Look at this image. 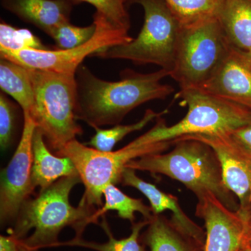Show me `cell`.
Returning a JSON list of instances; mask_svg holds the SVG:
<instances>
[{
  "label": "cell",
  "mask_w": 251,
  "mask_h": 251,
  "mask_svg": "<svg viewBox=\"0 0 251 251\" xmlns=\"http://www.w3.org/2000/svg\"><path fill=\"white\" fill-rule=\"evenodd\" d=\"M103 196L105 202L101 208L94 213L92 218V224H98L99 218L102 217L109 211H116L119 217L128 220L133 224L135 212L141 214L145 220H150L153 216L150 206L144 204L141 199H135L127 196L115 184H110L105 186Z\"/></svg>",
  "instance_id": "cell-20"
},
{
  "label": "cell",
  "mask_w": 251,
  "mask_h": 251,
  "mask_svg": "<svg viewBox=\"0 0 251 251\" xmlns=\"http://www.w3.org/2000/svg\"><path fill=\"white\" fill-rule=\"evenodd\" d=\"M181 26L215 16L221 0H164Z\"/></svg>",
  "instance_id": "cell-23"
},
{
  "label": "cell",
  "mask_w": 251,
  "mask_h": 251,
  "mask_svg": "<svg viewBox=\"0 0 251 251\" xmlns=\"http://www.w3.org/2000/svg\"><path fill=\"white\" fill-rule=\"evenodd\" d=\"M0 251H20L17 239L11 234L0 236Z\"/></svg>",
  "instance_id": "cell-29"
},
{
  "label": "cell",
  "mask_w": 251,
  "mask_h": 251,
  "mask_svg": "<svg viewBox=\"0 0 251 251\" xmlns=\"http://www.w3.org/2000/svg\"><path fill=\"white\" fill-rule=\"evenodd\" d=\"M29 69L34 93L29 115L50 150L55 153L83 133L75 115V75Z\"/></svg>",
  "instance_id": "cell-4"
},
{
  "label": "cell",
  "mask_w": 251,
  "mask_h": 251,
  "mask_svg": "<svg viewBox=\"0 0 251 251\" xmlns=\"http://www.w3.org/2000/svg\"><path fill=\"white\" fill-rule=\"evenodd\" d=\"M82 183L80 175L62 178L40 191L34 198L23 203L10 234L23 247L30 250L57 247L64 227H72L75 237H82L86 227L92 224L95 207L80 202L75 207L69 196L73 188Z\"/></svg>",
  "instance_id": "cell-2"
},
{
  "label": "cell",
  "mask_w": 251,
  "mask_h": 251,
  "mask_svg": "<svg viewBox=\"0 0 251 251\" xmlns=\"http://www.w3.org/2000/svg\"><path fill=\"white\" fill-rule=\"evenodd\" d=\"M16 106L4 94H0V146L2 150L11 146L16 130Z\"/></svg>",
  "instance_id": "cell-27"
},
{
  "label": "cell",
  "mask_w": 251,
  "mask_h": 251,
  "mask_svg": "<svg viewBox=\"0 0 251 251\" xmlns=\"http://www.w3.org/2000/svg\"><path fill=\"white\" fill-rule=\"evenodd\" d=\"M77 3L87 2L92 4L97 11L105 16L119 27L129 30V14L126 9V2L128 0H75Z\"/></svg>",
  "instance_id": "cell-26"
},
{
  "label": "cell",
  "mask_w": 251,
  "mask_h": 251,
  "mask_svg": "<svg viewBox=\"0 0 251 251\" xmlns=\"http://www.w3.org/2000/svg\"><path fill=\"white\" fill-rule=\"evenodd\" d=\"M171 144L175 147L169 152L147 155L129 162L126 168L166 175L182 183L197 198L211 193L231 210H239V203L225 186L219 158L211 147L193 139Z\"/></svg>",
  "instance_id": "cell-3"
},
{
  "label": "cell",
  "mask_w": 251,
  "mask_h": 251,
  "mask_svg": "<svg viewBox=\"0 0 251 251\" xmlns=\"http://www.w3.org/2000/svg\"><path fill=\"white\" fill-rule=\"evenodd\" d=\"M0 87L4 94L17 102L23 112L31 113L34 107V93L29 68L1 58Z\"/></svg>",
  "instance_id": "cell-19"
},
{
  "label": "cell",
  "mask_w": 251,
  "mask_h": 251,
  "mask_svg": "<svg viewBox=\"0 0 251 251\" xmlns=\"http://www.w3.org/2000/svg\"><path fill=\"white\" fill-rule=\"evenodd\" d=\"M239 212H240L241 214H242V215L244 216L246 219H247V221L248 222H249V224L251 226V207L249 208V209H248L247 211H245V212H241V211H239Z\"/></svg>",
  "instance_id": "cell-31"
},
{
  "label": "cell",
  "mask_w": 251,
  "mask_h": 251,
  "mask_svg": "<svg viewBox=\"0 0 251 251\" xmlns=\"http://www.w3.org/2000/svg\"><path fill=\"white\" fill-rule=\"evenodd\" d=\"M22 135L14 156L1 172L0 222L1 226L15 221L25 201L34 190L31 187L32 140L36 125L30 115L23 112Z\"/></svg>",
  "instance_id": "cell-10"
},
{
  "label": "cell",
  "mask_w": 251,
  "mask_h": 251,
  "mask_svg": "<svg viewBox=\"0 0 251 251\" xmlns=\"http://www.w3.org/2000/svg\"><path fill=\"white\" fill-rule=\"evenodd\" d=\"M95 31L94 23L86 27H78L69 22L56 28L50 37L55 42L57 49H72L87 42L94 36Z\"/></svg>",
  "instance_id": "cell-25"
},
{
  "label": "cell",
  "mask_w": 251,
  "mask_h": 251,
  "mask_svg": "<svg viewBox=\"0 0 251 251\" xmlns=\"http://www.w3.org/2000/svg\"><path fill=\"white\" fill-rule=\"evenodd\" d=\"M198 90L251 111V57L231 48L215 74Z\"/></svg>",
  "instance_id": "cell-13"
},
{
  "label": "cell",
  "mask_w": 251,
  "mask_h": 251,
  "mask_svg": "<svg viewBox=\"0 0 251 251\" xmlns=\"http://www.w3.org/2000/svg\"><path fill=\"white\" fill-rule=\"evenodd\" d=\"M49 49L28 29H18L5 22L0 24V50L21 51Z\"/></svg>",
  "instance_id": "cell-24"
},
{
  "label": "cell",
  "mask_w": 251,
  "mask_h": 251,
  "mask_svg": "<svg viewBox=\"0 0 251 251\" xmlns=\"http://www.w3.org/2000/svg\"><path fill=\"white\" fill-rule=\"evenodd\" d=\"M32 150L31 187L34 191L36 187L43 191L62 178L79 175L70 158L51 153L44 135L38 128L33 136Z\"/></svg>",
  "instance_id": "cell-16"
},
{
  "label": "cell",
  "mask_w": 251,
  "mask_h": 251,
  "mask_svg": "<svg viewBox=\"0 0 251 251\" xmlns=\"http://www.w3.org/2000/svg\"><path fill=\"white\" fill-rule=\"evenodd\" d=\"M143 236L150 251H204L205 244L161 214H153Z\"/></svg>",
  "instance_id": "cell-18"
},
{
  "label": "cell",
  "mask_w": 251,
  "mask_h": 251,
  "mask_svg": "<svg viewBox=\"0 0 251 251\" xmlns=\"http://www.w3.org/2000/svg\"><path fill=\"white\" fill-rule=\"evenodd\" d=\"M231 48L216 16L181 26L170 76L180 90L199 88L215 74Z\"/></svg>",
  "instance_id": "cell-8"
},
{
  "label": "cell",
  "mask_w": 251,
  "mask_h": 251,
  "mask_svg": "<svg viewBox=\"0 0 251 251\" xmlns=\"http://www.w3.org/2000/svg\"><path fill=\"white\" fill-rule=\"evenodd\" d=\"M238 251H251V239H248V240L246 241Z\"/></svg>",
  "instance_id": "cell-30"
},
{
  "label": "cell",
  "mask_w": 251,
  "mask_h": 251,
  "mask_svg": "<svg viewBox=\"0 0 251 251\" xmlns=\"http://www.w3.org/2000/svg\"><path fill=\"white\" fill-rule=\"evenodd\" d=\"M226 135L251 159V124L232 130Z\"/></svg>",
  "instance_id": "cell-28"
},
{
  "label": "cell",
  "mask_w": 251,
  "mask_h": 251,
  "mask_svg": "<svg viewBox=\"0 0 251 251\" xmlns=\"http://www.w3.org/2000/svg\"><path fill=\"white\" fill-rule=\"evenodd\" d=\"M150 223V220L144 219L143 221L133 224L131 233L125 239H117L113 237L105 216H102V222L100 224L104 232L108 237V242L100 244L94 242H89L82 239V237H75L72 240L58 243L59 247H77L86 248L96 251H146L145 247L140 244V232Z\"/></svg>",
  "instance_id": "cell-21"
},
{
  "label": "cell",
  "mask_w": 251,
  "mask_h": 251,
  "mask_svg": "<svg viewBox=\"0 0 251 251\" xmlns=\"http://www.w3.org/2000/svg\"><path fill=\"white\" fill-rule=\"evenodd\" d=\"M197 198L196 215L206 229L204 251H238L251 240L250 225L239 211L231 210L211 193Z\"/></svg>",
  "instance_id": "cell-11"
},
{
  "label": "cell",
  "mask_w": 251,
  "mask_h": 251,
  "mask_svg": "<svg viewBox=\"0 0 251 251\" xmlns=\"http://www.w3.org/2000/svg\"><path fill=\"white\" fill-rule=\"evenodd\" d=\"M143 7L139 34L126 44L104 49L99 58L125 59L136 64H152L170 73L174 67L181 23L164 0H133Z\"/></svg>",
  "instance_id": "cell-6"
},
{
  "label": "cell",
  "mask_w": 251,
  "mask_h": 251,
  "mask_svg": "<svg viewBox=\"0 0 251 251\" xmlns=\"http://www.w3.org/2000/svg\"><path fill=\"white\" fill-rule=\"evenodd\" d=\"M178 98L188 107L184 118L169 126L161 117L141 138L148 143L173 142L193 135H220L251 124V111L198 89L180 90Z\"/></svg>",
  "instance_id": "cell-5"
},
{
  "label": "cell",
  "mask_w": 251,
  "mask_h": 251,
  "mask_svg": "<svg viewBox=\"0 0 251 251\" xmlns=\"http://www.w3.org/2000/svg\"><path fill=\"white\" fill-rule=\"evenodd\" d=\"M135 171L131 168H125L122 173V185L136 188L143 193L150 203L153 214L158 215L165 211H171V220L175 224L198 240L205 242L206 232L185 214L177 198L163 192L151 183L144 181L135 174Z\"/></svg>",
  "instance_id": "cell-15"
},
{
  "label": "cell",
  "mask_w": 251,
  "mask_h": 251,
  "mask_svg": "<svg viewBox=\"0 0 251 251\" xmlns=\"http://www.w3.org/2000/svg\"><path fill=\"white\" fill-rule=\"evenodd\" d=\"M171 145V142L145 143L137 138L120 150L103 152L75 139L55 154L72 160L85 186L80 201L94 207L103 205L105 186L121 183L122 173L129 162L147 155L163 152Z\"/></svg>",
  "instance_id": "cell-7"
},
{
  "label": "cell",
  "mask_w": 251,
  "mask_h": 251,
  "mask_svg": "<svg viewBox=\"0 0 251 251\" xmlns=\"http://www.w3.org/2000/svg\"><path fill=\"white\" fill-rule=\"evenodd\" d=\"M75 0H1V6L24 22L50 36L54 29L70 22Z\"/></svg>",
  "instance_id": "cell-14"
},
{
  "label": "cell",
  "mask_w": 251,
  "mask_h": 251,
  "mask_svg": "<svg viewBox=\"0 0 251 251\" xmlns=\"http://www.w3.org/2000/svg\"><path fill=\"white\" fill-rule=\"evenodd\" d=\"M216 17L231 47L251 57V0H221Z\"/></svg>",
  "instance_id": "cell-17"
},
{
  "label": "cell",
  "mask_w": 251,
  "mask_h": 251,
  "mask_svg": "<svg viewBox=\"0 0 251 251\" xmlns=\"http://www.w3.org/2000/svg\"><path fill=\"white\" fill-rule=\"evenodd\" d=\"M179 139L199 140L213 149L219 158L225 186L237 198L239 211H247L251 206V158L226 134L188 135Z\"/></svg>",
  "instance_id": "cell-12"
},
{
  "label": "cell",
  "mask_w": 251,
  "mask_h": 251,
  "mask_svg": "<svg viewBox=\"0 0 251 251\" xmlns=\"http://www.w3.org/2000/svg\"><path fill=\"white\" fill-rule=\"evenodd\" d=\"M166 113V110L156 112L151 109H148L145 112L143 118L133 125H117L108 129H103L97 127L94 128L96 131L95 134L92 137L88 143H85V145L103 152L112 151L114 147L119 142L123 140L126 136L133 132L143 129L144 127L146 126L150 122L152 121L154 119L161 117Z\"/></svg>",
  "instance_id": "cell-22"
},
{
  "label": "cell",
  "mask_w": 251,
  "mask_h": 251,
  "mask_svg": "<svg viewBox=\"0 0 251 251\" xmlns=\"http://www.w3.org/2000/svg\"><path fill=\"white\" fill-rule=\"evenodd\" d=\"M170 73L160 69L150 74L132 70L122 73L121 80H102L85 65L75 73L77 103L75 115L92 128L120 125L130 111L151 100H164L174 92L162 83Z\"/></svg>",
  "instance_id": "cell-1"
},
{
  "label": "cell",
  "mask_w": 251,
  "mask_h": 251,
  "mask_svg": "<svg viewBox=\"0 0 251 251\" xmlns=\"http://www.w3.org/2000/svg\"><path fill=\"white\" fill-rule=\"evenodd\" d=\"M18 246H19V250L20 251H39L38 250H30V249H28L27 248L23 247L22 245L18 243Z\"/></svg>",
  "instance_id": "cell-32"
},
{
  "label": "cell",
  "mask_w": 251,
  "mask_h": 251,
  "mask_svg": "<svg viewBox=\"0 0 251 251\" xmlns=\"http://www.w3.org/2000/svg\"><path fill=\"white\" fill-rule=\"evenodd\" d=\"M96 31L91 39L78 47L68 50H0L1 58L8 59L31 69L75 75L84 59L108 48L130 42L128 30L116 25L100 13L93 16Z\"/></svg>",
  "instance_id": "cell-9"
}]
</instances>
